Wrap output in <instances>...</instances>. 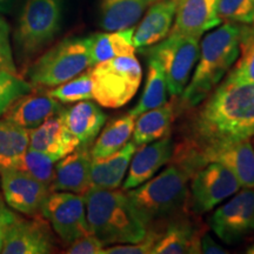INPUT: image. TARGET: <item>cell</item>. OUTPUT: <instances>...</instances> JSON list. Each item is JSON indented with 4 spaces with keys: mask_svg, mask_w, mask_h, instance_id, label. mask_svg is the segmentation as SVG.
<instances>
[{
    "mask_svg": "<svg viewBox=\"0 0 254 254\" xmlns=\"http://www.w3.org/2000/svg\"><path fill=\"white\" fill-rule=\"evenodd\" d=\"M192 131L204 146L254 136V82L225 80L196 112Z\"/></svg>",
    "mask_w": 254,
    "mask_h": 254,
    "instance_id": "1",
    "label": "cell"
},
{
    "mask_svg": "<svg viewBox=\"0 0 254 254\" xmlns=\"http://www.w3.org/2000/svg\"><path fill=\"white\" fill-rule=\"evenodd\" d=\"M84 200L90 233L104 246L138 243L147 233L146 225L122 190L91 187Z\"/></svg>",
    "mask_w": 254,
    "mask_h": 254,
    "instance_id": "2",
    "label": "cell"
},
{
    "mask_svg": "<svg viewBox=\"0 0 254 254\" xmlns=\"http://www.w3.org/2000/svg\"><path fill=\"white\" fill-rule=\"evenodd\" d=\"M241 26L227 21L202 40L198 65L190 81L182 93V99L189 106L202 103L240 55Z\"/></svg>",
    "mask_w": 254,
    "mask_h": 254,
    "instance_id": "3",
    "label": "cell"
},
{
    "mask_svg": "<svg viewBox=\"0 0 254 254\" xmlns=\"http://www.w3.org/2000/svg\"><path fill=\"white\" fill-rule=\"evenodd\" d=\"M190 176L173 164L150 182L127 193L140 220L148 227L159 219L179 211L187 200V182Z\"/></svg>",
    "mask_w": 254,
    "mask_h": 254,
    "instance_id": "4",
    "label": "cell"
},
{
    "mask_svg": "<svg viewBox=\"0 0 254 254\" xmlns=\"http://www.w3.org/2000/svg\"><path fill=\"white\" fill-rule=\"evenodd\" d=\"M90 72L93 99L106 109H119L129 103L142 79L140 63L134 55L95 64Z\"/></svg>",
    "mask_w": 254,
    "mask_h": 254,
    "instance_id": "5",
    "label": "cell"
},
{
    "mask_svg": "<svg viewBox=\"0 0 254 254\" xmlns=\"http://www.w3.org/2000/svg\"><path fill=\"white\" fill-rule=\"evenodd\" d=\"M91 66V38H72L63 40L41 56L28 69L27 75L37 86L56 87Z\"/></svg>",
    "mask_w": 254,
    "mask_h": 254,
    "instance_id": "6",
    "label": "cell"
},
{
    "mask_svg": "<svg viewBox=\"0 0 254 254\" xmlns=\"http://www.w3.org/2000/svg\"><path fill=\"white\" fill-rule=\"evenodd\" d=\"M198 37L172 33L146 50L147 58H152L161 66L166 78L168 93L180 95L190 81V73L199 58Z\"/></svg>",
    "mask_w": 254,
    "mask_h": 254,
    "instance_id": "7",
    "label": "cell"
},
{
    "mask_svg": "<svg viewBox=\"0 0 254 254\" xmlns=\"http://www.w3.org/2000/svg\"><path fill=\"white\" fill-rule=\"evenodd\" d=\"M60 23V0H27L15 34L18 45L25 55H33L55 38Z\"/></svg>",
    "mask_w": 254,
    "mask_h": 254,
    "instance_id": "8",
    "label": "cell"
},
{
    "mask_svg": "<svg viewBox=\"0 0 254 254\" xmlns=\"http://www.w3.org/2000/svg\"><path fill=\"white\" fill-rule=\"evenodd\" d=\"M41 213L65 244L90 234L84 195L53 190L44 200Z\"/></svg>",
    "mask_w": 254,
    "mask_h": 254,
    "instance_id": "9",
    "label": "cell"
},
{
    "mask_svg": "<svg viewBox=\"0 0 254 254\" xmlns=\"http://www.w3.org/2000/svg\"><path fill=\"white\" fill-rule=\"evenodd\" d=\"M240 184L227 167L208 163L196 171L190 184V206L196 214L213 209L239 190Z\"/></svg>",
    "mask_w": 254,
    "mask_h": 254,
    "instance_id": "10",
    "label": "cell"
},
{
    "mask_svg": "<svg viewBox=\"0 0 254 254\" xmlns=\"http://www.w3.org/2000/svg\"><path fill=\"white\" fill-rule=\"evenodd\" d=\"M209 226L226 244H236L254 230V187L245 189L219 207Z\"/></svg>",
    "mask_w": 254,
    "mask_h": 254,
    "instance_id": "11",
    "label": "cell"
},
{
    "mask_svg": "<svg viewBox=\"0 0 254 254\" xmlns=\"http://www.w3.org/2000/svg\"><path fill=\"white\" fill-rule=\"evenodd\" d=\"M0 177L6 204L15 211L28 215L41 211L44 200L51 193L50 186L19 168L0 170Z\"/></svg>",
    "mask_w": 254,
    "mask_h": 254,
    "instance_id": "12",
    "label": "cell"
},
{
    "mask_svg": "<svg viewBox=\"0 0 254 254\" xmlns=\"http://www.w3.org/2000/svg\"><path fill=\"white\" fill-rule=\"evenodd\" d=\"M199 152L204 165L221 164L236 176L241 187H254V147L250 139L237 142L205 145Z\"/></svg>",
    "mask_w": 254,
    "mask_h": 254,
    "instance_id": "13",
    "label": "cell"
},
{
    "mask_svg": "<svg viewBox=\"0 0 254 254\" xmlns=\"http://www.w3.org/2000/svg\"><path fill=\"white\" fill-rule=\"evenodd\" d=\"M53 250V237L41 219H17L6 236L1 253L45 254Z\"/></svg>",
    "mask_w": 254,
    "mask_h": 254,
    "instance_id": "14",
    "label": "cell"
},
{
    "mask_svg": "<svg viewBox=\"0 0 254 254\" xmlns=\"http://www.w3.org/2000/svg\"><path fill=\"white\" fill-rule=\"evenodd\" d=\"M92 155L88 146H79L58 160L55 168V177L51 184V192H72L84 195L91 189Z\"/></svg>",
    "mask_w": 254,
    "mask_h": 254,
    "instance_id": "15",
    "label": "cell"
},
{
    "mask_svg": "<svg viewBox=\"0 0 254 254\" xmlns=\"http://www.w3.org/2000/svg\"><path fill=\"white\" fill-rule=\"evenodd\" d=\"M173 154V141L170 135L142 145L132 157L129 172L123 185L124 190L140 186L150 180L155 173L170 163Z\"/></svg>",
    "mask_w": 254,
    "mask_h": 254,
    "instance_id": "16",
    "label": "cell"
},
{
    "mask_svg": "<svg viewBox=\"0 0 254 254\" xmlns=\"http://www.w3.org/2000/svg\"><path fill=\"white\" fill-rule=\"evenodd\" d=\"M219 0H177L172 33L200 38L221 23L218 17Z\"/></svg>",
    "mask_w": 254,
    "mask_h": 254,
    "instance_id": "17",
    "label": "cell"
},
{
    "mask_svg": "<svg viewBox=\"0 0 254 254\" xmlns=\"http://www.w3.org/2000/svg\"><path fill=\"white\" fill-rule=\"evenodd\" d=\"M177 0H157L148 7L144 19L134 30L135 49H145L165 39L171 32L176 17Z\"/></svg>",
    "mask_w": 254,
    "mask_h": 254,
    "instance_id": "18",
    "label": "cell"
},
{
    "mask_svg": "<svg viewBox=\"0 0 254 254\" xmlns=\"http://www.w3.org/2000/svg\"><path fill=\"white\" fill-rule=\"evenodd\" d=\"M30 131V148L62 159L80 146L64 125L60 116L51 117L40 126Z\"/></svg>",
    "mask_w": 254,
    "mask_h": 254,
    "instance_id": "19",
    "label": "cell"
},
{
    "mask_svg": "<svg viewBox=\"0 0 254 254\" xmlns=\"http://www.w3.org/2000/svg\"><path fill=\"white\" fill-rule=\"evenodd\" d=\"M59 116L68 132L80 142V146L90 145L106 122L105 113L90 100L78 101L68 110L60 111Z\"/></svg>",
    "mask_w": 254,
    "mask_h": 254,
    "instance_id": "20",
    "label": "cell"
},
{
    "mask_svg": "<svg viewBox=\"0 0 254 254\" xmlns=\"http://www.w3.org/2000/svg\"><path fill=\"white\" fill-rule=\"evenodd\" d=\"M136 151L134 141H128L116 153L105 158H92L91 187L117 190L123 184L126 170Z\"/></svg>",
    "mask_w": 254,
    "mask_h": 254,
    "instance_id": "21",
    "label": "cell"
},
{
    "mask_svg": "<svg viewBox=\"0 0 254 254\" xmlns=\"http://www.w3.org/2000/svg\"><path fill=\"white\" fill-rule=\"evenodd\" d=\"M62 106L58 100L47 95H32L18 99L7 110L6 118L27 129H33L44 122L60 113Z\"/></svg>",
    "mask_w": 254,
    "mask_h": 254,
    "instance_id": "22",
    "label": "cell"
},
{
    "mask_svg": "<svg viewBox=\"0 0 254 254\" xmlns=\"http://www.w3.org/2000/svg\"><path fill=\"white\" fill-rule=\"evenodd\" d=\"M155 1L157 0H101V27L109 32L133 27Z\"/></svg>",
    "mask_w": 254,
    "mask_h": 254,
    "instance_id": "23",
    "label": "cell"
},
{
    "mask_svg": "<svg viewBox=\"0 0 254 254\" xmlns=\"http://www.w3.org/2000/svg\"><path fill=\"white\" fill-rule=\"evenodd\" d=\"M174 116L172 103L141 113L136 117L133 128V141L136 146L150 144L170 134Z\"/></svg>",
    "mask_w": 254,
    "mask_h": 254,
    "instance_id": "24",
    "label": "cell"
},
{
    "mask_svg": "<svg viewBox=\"0 0 254 254\" xmlns=\"http://www.w3.org/2000/svg\"><path fill=\"white\" fill-rule=\"evenodd\" d=\"M200 231L187 222H174L160 234L153 254H196L201 253Z\"/></svg>",
    "mask_w": 254,
    "mask_h": 254,
    "instance_id": "25",
    "label": "cell"
},
{
    "mask_svg": "<svg viewBox=\"0 0 254 254\" xmlns=\"http://www.w3.org/2000/svg\"><path fill=\"white\" fill-rule=\"evenodd\" d=\"M30 147V131L11 120H0V170L19 168Z\"/></svg>",
    "mask_w": 254,
    "mask_h": 254,
    "instance_id": "26",
    "label": "cell"
},
{
    "mask_svg": "<svg viewBox=\"0 0 254 254\" xmlns=\"http://www.w3.org/2000/svg\"><path fill=\"white\" fill-rule=\"evenodd\" d=\"M134 27L110 33H98L91 38V63L92 66L106 60L123 56H133L135 46L133 44Z\"/></svg>",
    "mask_w": 254,
    "mask_h": 254,
    "instance_id": "27",
    "label": "cell"
},
{
    "mask_svg": "<svg viewBox=\"0 0 254 254\" xmlns=\"http://www.w3.org/2000/svg\"><path fill=\"white\" fill-rule=\"evenodd\" d=\"M135 118L131 113L119 117L104 128L91 150L92 158H105L119 151L133 134Z\"/></svg>",
    "mask_w": 254,
    "mask_h": 254,
    "instance_id": "28",
    "label": "cell"
},
{
    "mask_svg": "<svg viewBox=\"0 0 254 254\" xmlns=\"http://www.w3.org/2000/svg\"><path fill=\"white\" fill-rule=\"evenodd\" d=\"M147 64V77H146L144 93H142L140 100L134 109L129 111V113L134 118L146 112V111L158 109V107L167 103L168 90L163 68L152 58H148Z\"/></svg>",
    "mask_w": 254,
    "mask_h": 254,
    "instance_id": "29",
    "label": "cell"
},
{
    "mask_svg": "<svg viewBox=\"0 0 254 254\" xmlns=\"http://www.w3.org/2000/svg\"><path fill=\"white\" fill-rule=\"evenodd\" d=\"M240 58L228 73L226 80L236 82H254V24L241 26Z\"/></svg>",
    "mask_w": 254,
    "mask_h": 254,
    "instance_id": "30",
    "label": "cell"
},
{
    "mask_svg": "<svg viewBox=\"0 0 254 254\" xmlns=\"http://www.w3.org/2000/svg\"><path fill=\"white\" fill-rule=\"evenodd\" d=\"M92 90L93 85L91 72H85L56 86L49 92V95L62 103H78L81 100L93 99Z\"/></svg>",
    "mask_w": 254,
    "mask_h": 254,
    "instance_id": "31",
    "label": "cell"
},
{
    "mask_svg": "<svg viewBox=\"0 0 254 254\" xmlns=\"http://www.w3.org/2000/svg\"><path fill=\"white\" fill-rule=\"evenodd\" d=\"M60 159L53 157L44 152L32 150L28 147L25 153L23 160H21L19 170L24 171L34 179L39 180L40 183L51 186L55 177V164Z\"/></svg>",
    "mask_w": 254,
    "mask_h": 254,
    "instance_id": "32",
    "label": "cell"
},
{
    "mask_svg": "<svg viewBox=\"0 0 254 254\" xmlns=\"http://www.w3.org/2000/svg\"><path fill=\"white\" fill-rule=\"evenodd\" d=\"M32 85L19 78L15 73L0 69V116L24 95L30 94Z\"/></svg>",
    "mask_w": 254,
    "mask_h": 254,
    "instance_id": "33",
    "label": "cell"
},
{
    "mask_svg": "<svg viewBox=\"0 0 254 254\" xmlns=\"http://www.w3.org/2000/svg\"><path fill=\"white\" fill-rule=\"evenodd\" d=\"M218 17L221 21L254 24V0H219Z\"/></svg>",
    "mask_w": 254,
    "mask_h": 254,
    "instance_id": "34",
    "label": "cell"
},
{
    "mask_svg": "<svg viewBox=\"0 0 254 254\" xmlns=\"http://www.w3.org/2000/svg\"><path fill=\"white\" fill-rule=\"evenodd\" d=\"M160 233L150 231L140 241L134 244H120L104 250V254H147L152 253Z\"/></svg>",
    "mask_w": 254,
    "mask_h": 254,
    "instance_id": "35",
    "label": "cell"
},
{
    "mask_svg": "<svg viewBox=\"0 0 254 254\" xmlns=\"http://www.w3.org/2000/svg\"><path fill=\"white\" fill-rule=\"evenodd\" d=\"M0 69L17 74V67L14 65L11 44H9V27L1 17H0Z\"/></svg>",
    "mask_w": 254,
    "mask_h": 254,
    "instance_id": "36",
    "label": "cell"
},
{
    "mask_svg": "<svg viewBox=\"0 0 254 254\" xmlns=\"http://www.w3.org/2000/svg\"><path fill=\"white\" fill-rule=\"evenodd\" d=\"M105 246L101 241L95 238L93 234H87L79 238L72 244L66 251L68 254H104Z\"/></svg>",
    "mask_w": 254,
    "mask_h": 254,
    "instance_id": "37",
    "label": "cell"
},
{
    "mask_svg": "<svg viewBox=\"0 0 254 254\" xmlns=\"http://www.w3.org/2000/svg\"><path fill=\"white\" fill-rule=\"evenodd\" d=\"M17 219V215L12 211H9V208H7V206L0 199V253H1L2 247H4L6 236H7L9 228Z\"/></svg>",
    "mask_w": 254,
    "mask_h": 254,
    "instance_id": "38",
    "label": "cell"
},
{
    "mask_svg": "<svg viewBox=\"0 0 254 254\" xmlns=\"http://www.w3.org/2000/svg\"><path fill=\"white\" fill-rule=\"evenodd\" d=\"M201 253L206 254H226L227 251H225L220 245H218L215 241L209 236H205L201 239Z\"/></svg>",
    "mask_w": 254,
    "mask_h": 254,
    "instance_id": "39",
    "label": "cell"
},
{
    "mask_svg": "<svg viewBox=\"0 0 254 254\" xmlns=\"http://www.w3.org/2000/svg\"><path fill=\"white\" fill-rule=\"evenodd\" d=\"M11 0H0V11H4L8 7V4Z\"/></svg>",
    "mask_w": 254,
    "mask_h": 254,
    "instance_id": "40",
    "label": "cell"
},
{
    "mask_svg": "<svg viewBox=\"0 0 254 254\" xmlns=\"http://www.w3.org/2000/svg\"><path fill=\"white\" fill-rule=\"evenodd\" d=\"M0 199H1V196H0Z\"/></svg>",
    "mask_w": 254,
    "mask_h": 254,
    "instance_id": "41",
    "label": "cell"
},
{
    "mask_svg": "<svg viewBox=\"0 0 254 254\" xmlns=\"http://www.w3.org/2000/svg\"><path fill=\"white\" fill-rule=\"evenodd\" d=\"M253 147H254V146H253Z\"/></svg>",
    "mask_w": 254,
    "mask_h": 254,
    "instance_id": "42",
    "label": "cell"
}]
</instances>
